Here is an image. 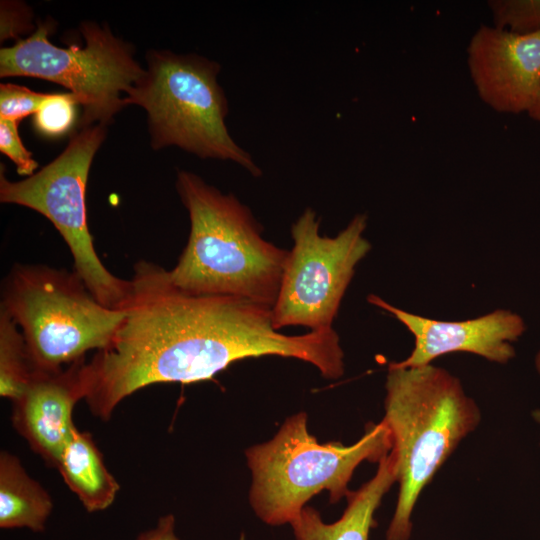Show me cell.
Returning a JSON list of instances; mask_svg holds the SVG:
<instances>
[{
    "mask_svg": "<svg viewBox=\"0 0 540 540\" xmlns=\"http://www.w3.org/2000/svg\"><path fill=\"white\" fill-rule=\"evenodd\" d=\"M130 282L122 324L82 367L84 400L104 421L146 386L208 380L250 357L296 358L327 379L344 374V352L333 327L285 335L273 326L272 307L188 293L170 281L168 270L147 261L136 263Z\"/></svg>",
    "mask_w": 540,
    "mask_h": 540,
    "instance_id": "cell-1",
    "label": "cell"
},
{
    "mask_svg": "<svg viewBox=\"0 0 540 540\" xmlns=\"http://www.w3.org/2000/svg\"><path fill=\"white\" fill-rule=\"evenodd\" d=\"M176 188L190 219L170 281L196 295L248 299L273 308L289 251L266 241L249 208L198 175L179 171Z\"/></svg>",
    "mask_w": 540,
    "mask_h": 540,
    "instance_id": "cell-2",
    "label": "cell"
},
{
    "mask_svg": "<svg viewBox=\"0 0 540 540\" xmlns=\"http://www.w3.org/2000/svg\"><path fill=\"white\" fill-rule=\"evenodd\" d=\"M384 417L395 460L398 496L386 540H409L417 501L482 413L460 379L432 364L388 366Z\"/></svg>",
    "mask_w": 540,
    "mask_h": 540,
    "instance_id": "cell-3",
    "label": "cell"
},
{
    "mask_svg": "<svg viewBox=\"0 0 540 540\" xmlns=\"http://www.w3.org/2000/svg\"><path fill=\"white\" fill-rule=\"evenodd\" d=\"M391 449L390 432L382 420L368 423L352 445L321 444L308 431L307 414L296 413L271 440L246 449L252 474L250 505L268 525L290 524L322 490L329 492L332 504L347 498L356 468L364 461L379 463Z\"/></svg>",
    "mask_w": 540,
    "mask_h": 540,
    "instance_id": "cell-4",
    "label": "cell"
},
{
    "mask_svg": "<svg viewBox=\"0 0 540 540\" xmlns=\"http://www.w3.org/2000/svg\"><path fill=\"white\" fill-rule=\"evenodd\" d=\"M146 58L145 73L124 102L146 110L152 147L177 146L200 158L232 161L260 176L252 155L226 126L229 104L217 80L220 65L194 53L150 51Z\"/></svg>",
    "mask_w": 540,
    "mask_h": 540,
    "instance_id": "cell-5",
    "label": "cell"
},
{
    "mask_svg": "<svg viewBox=\"0 0 540 540\" xmlns=\"http://www.w3.org/2000/svg\"><path fill=\"white\" fill-rule=\"evenodd\" d=\"M1 309L16 322L34 370L55 371L106 348L125 318L66 269L15 264L2 285Z\"/></svg>",
    "mask_w": 540,
    "mask_h": 540,
    "instance_id": "cell-6",
    "label": "cell"
},
{
    "mask_svg": "<svg viewBox=\"0 0 540 540\" xmlns=\"http://www.w3.org/2000/svg\"><path fill=\"white\" fill-rule=\"evenodd\" d=\"M106 136L95 124L74 134L65 150L28 178L10 181L0 172V201L30 208L45 216L66 242L73 271L98 302L123 309L130 280L112 274L98 257L87 224L86 185L92 160Z\"/></svg>",
    "mask_w": 540,
    "mask_h": 540,
    "instance_id": "cell-7",
    "label": "cell"
},
{
    "mask_svg": "<svg viewBox=\"0 0 540 540\" xmlns=\"http://www.w3.org/2000/svg\"><path fill=\"white\" fill-rule=\"evenodd\" d=\"M50 26L39 24L33 34L0 50V76L48 80L70 90L83 108L80 127L106 126L124 108V97L145 73L132 46L110 29L82 23L85 47L59 48L48 39Z\"/></svg>",
    "mask_w": 540,
    "mask_h": 540,
    "instance_id": "cell-8",
    "label": "cell"
},
{
    "mask_svg": "<svg viewBox=\"0 0 540 540\" xmlns=\"http://www.w3.org/2000/svg\"><path fill=\"white\" fill-rule=\"evenodd\" d=\"M320 220L307 208L293 223L279 293L272 308L276 330L331 328L356 265L371 249L364 237L366 214H357L335 237L319 233Z\"/></svg>",
    "mask_w": 540,
    "mask_h": 540,
    "instance_id": "cell-9",
    "label": "cell"
},
{
    "mask_svg": "<svg viewBox=\"0 0 540 540\" xmlns=\"http://www.w3.org/2000/svg\"><path fill=\"white\" fill-rule=\"evenodd\" d=\"M467 65L480 99L499 113H528L540 89V32L480 26L467 46Z\"/></svg>",
    "mask_w": 540,
    "mask_h": 540,
    "instance_id": "cell-10",
    "label": "cell"
},
{
    "mask_svg": "<svg viewBox=\"0 0 540 540\" xmlns=\"http://www.w3.org/2000/svg\"><path fill=\"white\" fill-rule=\"evenodd\" d=\"M367 300L391 313L414 338L409 356L392 362L400 368L429 365L436 358L454 352L471 353L493 363L506 364L515 357L512 343L526 329L522 317L507 309H496L463 321H442L404 311L374 294Z\"/></svg>",
    "mask_w": 540,
    "mask_h": 540,
    "instance_id": "cell-11",
    "label": "cell"
},
{
    "mask_svg": "<svg viewBox=\"0 0 540 540\" xmlns=\"http://www.w3.org/2000/svg\"><path fill=\"white\" fill-rule=\"evenodd\" d=\"M84 362L82 358L55 371L34 370L23 393L13 401L14 428L53 467L76 428L73 409L85 398Z\"/></svg>",
    "mask_w": 540,
    "mask_h": 540,
    "instance_id": "cell-12",
    "label": "cell"
},
{
    "mask_svg": "<svg viewBox=\"0 0 540 540\" xmlns=\"http://www.w3.org/2000/svg\"><path fill=\"white\" fill-rule=\"evenodd\" d=\"M395 483V460L390 452L378 463L375 475L346 498L347 506L337 521L325 523L316 509L305 506L290 523L295 539L369 540L376 510Z\"/></svg>",
    "mask_w": 540,
    "mask_h": 540,
    "instance_id": "cell-13",
    "label": "cell"
},
{
    "mask_svg": "<svg viewBox=\"0 0 540 540\" xmlns=\"http://www.w3.org/2000/svg\"><path fill=\"white\" fill-rule=\"evenodd\" d=\"M56 468L88 512L103 511L113 504L120 486L90 433L75 428Z\"/></svg>",
    "mask_w": 540,
    "mask_h": 540,
    "instance_id": "cell-14",
    "label": "cell"
},
{
    "mask_svg": "<svg viewBox=\"0 0 540 540\" xmlns=\"http://www.w3.org/2000/svg\"><path fill=\"white\" fill-rule=\"evenodd\" d=\"M53 510L48 492L8 451L0 454V527L43 532Z\"/></svg>",
    "mask_w": 540,
    "mask_h": 540,
    "instance_id": "cell-15",
    "label": "cell"
},
{
    "mask_svg": "<svg viewBox=\"0 0 540 540\" xmlns=\"http://www.w3.org/2000/svg\"><path fill=\"white\" fill-rule=\"evenodd\" d=\"M34 369L16 322L0 308V395L12 402L28 385Z\"/></svg>",
    "mask_w": 540,
    "mask_h": 540,
    "instance_id": "cell-16",
    "label": "cell"
},
{
    "mask_svg": "<svg viewBox=\"0 0 540 540\" xmlns=\"http://www.w3.org/2000/svg\"><path fill=\"white\" fill-rule=\"evenodd\" d=\"M488 6L493 26L520 34L540 32V0H492Z\"/></svg>",
    "mask_w": 540,
    "mask_h": 540,
    "instance_id": "cell-17",
    "label": "cell"
},
{
    "mask_svg": "<svg viewBox=\"0 0 540 540\" xmlns=\"http://www.w3.org/2000/svg\"><path fill=\"white\" fill-rule=\"evenodd\" d=\"M73 94H50L34 114V125L38 132L46 136H60L66 133L75 120Z\"/></svg>",
    "mask_w": 540,
    "mask_h": 540,
    "instance_id": "cell-18",
    "label": "cell"
},
{
    "mask_svg": "<svg viewBox=\"0 0 540 540\" xmlns=\"http://www.w3.org/2000/svg\"><path fill=\"white\" fill-rule=\"evenodd\" d=\"M50 94L15 84L0 85V118L18 121L35 114Z\"/></svg>",
    "mask_w": 540,
    "mask_h": 540,
    "instance_id": "cell-19",
    "label": "cell"
},
{
    "mask_svg": "<svg viewBox=\"0 0 540 540\" xmlns=\"http://www.w3.org/2000/svg\"><path fill=\"white\" fill-rule=\"evenodd\" d=\"M18 121L0 118V151L16 165L20 175L34 174L38 163L24 146L18 132Z\"/></svg>",
    "mask_w": 540,
    "mask_h": 540,
    "instance_id": "cell-20",
    "label": "cell"
},
{
    "mask_svg": "<svg viewBox=\"0 0 540 540\" xmlns=\"http://www.w3.org/2000/svg\"><path fill=\"white\" fill-rule=\"evenodd\" d=\"M135 540H180L175 531L174 515L160 517L152 528L142 532Z\"/></svg>",
    "mask_w": 540,
    "mask_h": 540,
    "instance_id": "cell-21",
    "label": "cell"
},
{
    "mask_svg": "<svg viewBox=\"0 0 540 540\" xmlns=\"http://www.w3.org/2000/svg\"><path fill=\"white\" fill-rule=\"evenodd\" d=\"M528 115L535 121L540 122V89L536 100L528 112Z\"/></svg>",
    "mask_w": 540,
    "mask_h": 540,
    "instance_id": "cell-22",
    "label": "cell"
},
{
    "mask_svg": "<svg viewBox=\"0 0 540 540\" xmlns=\"http://www.w3.org/2000/svg\"><path fill=\"white\" fill-rule=\"evenodd\" d=\"M535 368L537 372L540 374V350L538 351L536 357H535Z\"/></svg>",
    "mask_w": 540,
    "mask_h": 540,
    "instance_id": "cell-23",
    "label": "cell"
},
{
    "mask_svg": "<svg viewBox=\"0 0 540 540\" xmlns=\"http://www.w3.org/2000/svg\"><path fill=\"white\" fill-rule=\"evenodd\" d=\"M532 416H533L534 420H535L538 424H540V409L535 410V411L533 412Z\"/></svg>",
    "mask_w": 540,
    "mask_h": 540,
    "instance_id": "cell-24",
    "label": "cell"
}]
</instances>
